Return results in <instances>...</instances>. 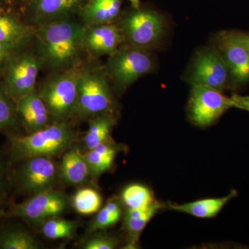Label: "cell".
<instances>
[{
	"label": "cell",
	"instance_id": "cell-6",
	"mask_svg": "<svg viewBox=\"0 0 249 249\" xmlns=\"http://www.w3.org/2000/svg\"><path fill=\"white\" fill-rule=\"evenodd\" d=\"M148 51L122 44L109 55L105 70L109 81L119 91H124L153 70V60Z\"/></svg>",
	"mask_w": 249,
	"mask_h": 249
},
{
	"label": "cell",
	"instance_id": "cell-31",
	"mask_svg": "<svg viewBox=\"0 0 249 249\" xmlns=\"http://www.w3.org/2000/svg\"><path fill=\"white\" fill-rule=\"evenodd\" d=\"M32 0H0V8L11 11L17 8L25 10Z\"/></svg>",
	"mask_w": 249,
	"mask_h": 249
},
{
	"label": "cell",
	"instance_id": "cell-30",
	"mask_svg": "<svg viewBox=\"0 0 249 249\" xmlns=\"http://www.w3.org/2000/svg\"><path fill=\"white\" fill-rule=\"evenodd\" d=\"M0 42V70H4L5 65L11 57L26 46Z\"/></svg>",
	"mask_w": 249,
	"mask_h": 249
},
{
	"label": "cell",
	"instance_id": "cell-10",
	"mask_svg": "<svg viewBox=\"0 0 249 249\" xmlns=\"http://www.w3.org/2000/svg\"><path fill=\"white\" fill-rule=\"evenodd\" d=\"M218 50L227 62L231 86H244L249 82V55L244 41V33L222 31L217 36Z\"/></svg>",
	"mask_w": 249,
	"mask_h": 249
},
{
	"label": "cell",
	"instance_id": "cell-22",
	"mask_svg": "<svg viewBox=\"0 0 249 249\" xmlns=\"http://www.w3.org/2000/svg\"><path fill=\"white\" fill-rule=\"evenodd\" d=\"M116 150L115 145L110 142H103L92 150H88L85 154L87 163L89 167L90 175L98 177L110 170L114 159Z\"/></svg>",
	"mask_w": 249,
	"mask_h": 249
},
{
	"label": "cell",
	"instance_id": "cell-35",
	"mask_svg": "<svg viewBox=\"0 0 249 249\" xmlns=\"http://www.w3.org/2000/svg\"><path fill=\"white\" fill-rule=\"evenodd\" d=\"M244 41L249 55V34H244Z\"/></svg>",
	"mask_w": 249,
	"mask_h": 249
},
{
	"label": "cell",
	"instance_id": "cell-5",
	"mask_svg": "<svg viewBox=\"0 0 249 249\" xmlns=\"http://www.w3.org/2000/svg\"><path fill=\"white\" fill-rule=\"evenodd\" d=\"M159 13L147 8H131L116 22L125 45L150 50L160 42L164 23Z\"/></svg>",
	"mask_w": 249,
	"mask_h": 249
},
{
	"label": "cell",
	"instance_id": "cell-9",
	"mask_svg": "<svg viewBox=\"0 0 249 249\" xmlns=\"http://www.w3.org/2000/svg\"><path fill=\"white\" fill-rule=\"evenodd\" d=\"M232 107L231 99L222 91L207 85H193L190 98V115L192 121L200 127L213 124Z\"/></svg>",
	"mask_w": 249,
	"mask_h": 249
},
{
	"label": "cell",
	"instance_id": "cell-4",
	"mask_svg": "<svg viewBox=\"0 0 249 249\" xmlns=\"http://www.w3.org/2000/svg\"><path fill=\"white\" fill-rule=\"evenodd\" d=\"M81 67L56 72L40 85V97L56 121H67L76 114L78 78Z\"/></svg>",
	"mask_w": 249,
	"mask_h": 249
},
{
	"label": "cell",
	"instance_id": "cell-14",
	"mask_svg": "<svg viewBox=\"0 0 249 249\" xmlns=\"http://www.w3.org/2000/svg\"><path fill=\"white\" fill-rule=\"evenodd\" d=\"M124 43V38L117 24L85 26V53L92 57H101L114 53Z\"/></svg>",
	"mask_w": 249,
	"mask_h": 249
},
{
	"label": "cell",
	"instance_id": "cell-1",
	"mask_svg": "<svg viewBox=\"0 0 249 249\" xmlns=\"http://www.w3.org/2000/svg\"><path fill=\"white\" fill-rule=\"evenodd\" d=\"M85 32V25L75 18L36 26L34 40L43 66L55 73L80 67Z\"/></svg>",
	"mask_w": 249,
	"mask_h": 249
},
{
	"label": "cell",
	"instance_id": "cell-13",
	"mask_svg": "<svg viewBox=\"0 0 249 249\" xmlns=\"http://www.w3.org/2000/svg\"><path fill=\"white\" fill-rule=\"evenodd\" d=\"M88 0H32L25 9L28 23L38 26L75 18Z\"/></svg>",
	"mask_w": 249,
	"mask_h": 249
},
{
	"label": "cell",
	"instance_id": "cell-23",
	"mask_svg": "<svg viewBox=\"0 0 249 249\" xmlns=\"http://www.w3.org/2000/svg\"><path fill=\"white\" fill-rule=\"evenodd\" d=\"M121 214L122 211L119 201L111 199L104 207L99 210L94 219L90 224L88 232H93L112 227L119 222Z\"/></svg>",
	"mask_w": 249,
	"mask_h": 249
},
{
	"label": "cell",
	"instance_id": "cell-12",
	"mask_svg": "<svg viewBox=\"0 0 249 249\" xmlns=\"http://www.w3.org/2000/svg\"><path fill=\"white\" fill-rule=\"evenodd\" d=\"M193 85L201 84L222 91L231 85L230 71L219 51L207 49L196 55L191 74Z\"/></svg>",
	"mask_w": 249,
	"mask_h": 249
},
{
	"label": "cell",
	"instance_id": "cell-2",
	"mask_svg": "<svg viewBox=\"0 0 249 249\" xmlns=\"http://www.w3.org/2000/svg\"><path fill=\"white\" fill-rule=\"evenodd\" d=\"M8 136L11 159L18 162L36 157H57L71 145L75 135L68 121H56L28 135Z\"/></svg>",
	"mask_w": 249,
	"mask_h": 249
},
{
	"label": "cell",
	"instance_id": "cell-21",
	"mask_svg": "<svg viewBox=\"0 0 249 249\" xmlns=\"http://www.w3.org/2000/svg\"><path fill=\"white\" fill-rule=\"evenodd\" d=\"M114 124L115 121L111 111L91 118L89 129L84 137L87 150H92L100 144L109 142Z\"/></svg>",
	"mask_w": 249,
	"mask_h": 249
},
{
	"label": "cell",
	"instance_id": "cell-18",
	"mask_svg": "<svg viewBox=\"0 0 249 249\" xmlns=\"http://www.w3.org/2000/svg\"><path fill=\"white\" fill-rule=\"evenodd\" d=\"M60 175L65 182L71 185L82 184L90 175L89 167L78 147L70 149L62 157Z\"/></svg>",
	"mask_w": 249,
	"mask_h": 249
},
{
	"label": "cell",
	"instance_id": "cell-20",
	"mask_svg": "<svg viewBox=\"0 0 249 249\" xmlns=\"http://www.w3.org/2000/svg\"><path fill=\"white\" fill-rule=\"evenodd\" d=\"M161 208V204L155 201L147 207L127 209L124 214V227L130 238L129 246L135 245L141 232Z\"/></svg>",
	"mask_w": 249,
	"mask_h": 249
},
{
	"label": "cell",
	"instance_id": "cell-34",
	"mask_svg": "<svg viewBox=\"0 0 249 249\" xmlns=\"http://www.w3.org/2000/svg\"><path fill=\"white\" fill-rule=\"evenodd\" d=\"M130 2L131 6L134 9H138L140 7V1L141 0H128Z\"/></svg>",
	"mask_w": 249,
	"mask_h": 249
},
{
	"label": "cell",
	"instance_id": "cell-19",
	"mask_svg": "<svg viewBox=\"0 0 249 249\" xmlns=\"http://www.w3.org/2000/svg\"><path fill=\"white\" fill-rule=\"evenodd\" d=\"M237 196L236 191H231L228 196L223 197L201 199L183 204H170L169 208L173 211L185 213L196 217H213L222 211L229 201Z\"/></svg>",
	"mask_w": 249,
	"mask_h": 249
},
{
	"label": "cell",
	"instance_id": "cell-8",
	"mask_svg": "<svg viewBox=\"0 0 249 249\" xmlns=\"http://www.w3.org/2000/svg\"><path fill=\"white\" fill-rule=\"evenodd\" d=\"M68 196L53 188L33 195L27 200L11 206L10 214L32 224L57 217L68 209Z\"/></svg>",
	"mask_w": 249,
	"mask_h": 249
},
{
	"label": "cell",
	"instance_id": "cell-17",
	"mask_svg": "<svg viewBox=\"0 0 249 249\" xmlns=\"http://www.w3.org/2000/svg\"><path fill=\"white\" fill-rule=\"evenodd\" d=\"M36 27L0 8V42L27 45L34 40Z\"/></svg>",
	"mask_w": 249,
	"mask_h": 249
},
{
	"label": "cell",
	"instance_id": "cell-26",
	"mask_svg": "<svg viewBox=\"0 0 249 249\" xmlns=\"http://www.w3.org/2000/svg\"><path fill=\"white\" fill-rule=\"evenodd\" d=\"M77 230V223L73 221L60 219L58 217L51 218L43 222L42 232L50 240L71 238Z\"/></svg>",
	"mask_w": 249,
	"mask_h": 249
},
{
	"label": "cell",
	"instance_id": "cell-27",
	"mask_svg": "<svg viewBox=\"0 0 249 249\" xmlns=\"http://www.w3.org/2000/svg\"><path fill=\"white\" fill-rule=\"evenodd\" d=\"M0 247L4 249H37V241L21 230H8L0 234Z\"/></svg>",
	"mask_w": 249,
	"mask_h": 249
},
{
	"label": "cell",
	"instance_id": "cell-3",
	"mask_svg": "<svg viewBox=\"0 0 249 249\" xmlns=\"http://www.w3.org/2000/svg\"><path fill=\"white\" fill-rule=\"evenodd\" d=\"M113 107L114 96L105 67H82L75 116L91 119L112 111Z\"/></svg>",
	"mask_w": 249,
	"mask_h": 249
},
{
	"label": "cell",
	"instance_id": "cell-24",
	"mask_svg": "<svg viewBox=\"0 0 249 249\" xmlns=\"http://www.w3.org/2000/svg\"><path fill=\"white\" fill-rule=\"evenodd\" d=\"M72 205L77 213L88 215L99 211L102 205V197L92 188H82L73 196Z\"/></svg>",
	"mask_w": 249,
	"mask_h": 249
},
{
	"label": "cell",
	"instance_id": "cell-11",
	"mask_svg": "<svg viewBox=\"0 0 249 249\" xmlns=\"http://www.w3.org/2000/svg\"><path fill=\"white\" fill-rule=\"evenodd\" d=\"M22 162L15 178L18 188L32 195L53 188L60 170L52 158L36 157Z\"/></svg>",
	"mask_w": 249,
	"mask_h": 249
},
{
	"label": "cell",
	"instance_id": "cell-7",
	"mask_svg": "<svg viewBox=\"0 0 249 249\" xmlns=\"http://www.w3.org/2000/svg\"><path fill=\"white\" fill-rule=\"evenodd\" d=\"M25 47L14 54L4 68L2 86L16 103L35 89L37 76L43 67L42 59L36 50H24Z\"/></svg>",
	"mask_w": 249,
	"mask_h": 249
},
{
	"label": "cell",
	"instance_id": "cell-16",
	"mask_svg": "<svg viewBox=\"0 0 249 249\" xmlns=\"http://www.w3.org/2000/svg\"><path fill=\"white\" fill-rule=\"evenodd\" d=\"M123 0H88L78 17L84 25L116 23L121 18Z\"/></svg>",
	"mask_w": 249,
	"mask_h": 249
},
{
	"label": "cell",
	"instance_id": "cell-32",
	"mask_svg": "<svg viewBox=\"0 0 249 249\" xmlns=\"http://www.w3.org/2000/svg\"><path fill=\"white\" fill-rule=\"evenodd\" d=\"M230 98L231 99L232 107L243 109L249 112V96L232 94Z\"/></svg>",
	"mask_w": 249,
	"mask_h": 249
},
{
	"label": "cell",
	"instance_id": "cell-15",
	"mask_svg": "<svg viewBox=\"0 0 249 249\" xmlns=\"http://www.w3.org/2000/svg\"><path fill=\"white\" fill-rule=\"evenodd\" d=\"M16 107L18 116L29 133L44 128L51 124L52 116L40 97L37 88L18 100Z\"/></svg>",
	"mask_w": 249,
	"mask_h": 249
},
{
	"label": "cell",
	"instance_id": "cell-29",
	"mask_svg": "<svg viewBox=\"0 0 249 249\" xmlns=\"http://www.w3.org/2000/svg\"><path fill=\"white\" fill-rule=\"evenodd\" d=\"M117 246V241L107 235H95L85 242L84 249H113Z\"/></svg>",
	"mask_w": 249,
	"mask_h": 249
},
{
	"label": "cell",
	"instance_id": "cell-33",
	"mask_svg": "<svg viewBox=\"0 0 249 249\" xmlns=\"http://www.w3.org/2000/svg\"><path fill=\"white\" fill-rule=\"evenodd\" d=\"M6 185V166L4 162L0 159V196L2 194Z\"/></svg>",
	"mask_w": 249,
	"mask_h": 249
},
{
	"label": "cell",
	"instance_id": "cell-28",
	"mask_svg": "<svg viewBox=\"0 0 249 249\" xmlns=\"http://www.w3.org/2000/svg\"><path fill=\"white\" fill-rule=\"evenodd\" d=\"M15 103L0 85V130L14 127L17 124L19 116Z\"/></svg>",
	"mask_w": 249,
	"mask_h": 249
},
{
	"label": "cell",
	"instance_id": "cell-25",
	"mask_svg": "<svg viewBox=\"0 0 249 249\" xmlns=\"http://www.w3.org/2000/svg\"><path fill=\"white\" fill-rule=\"evenodd\" d=\"M121 198L128 209H142L155 202L152 192L146 186L141 184H132L126 187Z\"/></svg>",
	"mask_w": 249,
	"mask_h": 249
}]
</instances>
